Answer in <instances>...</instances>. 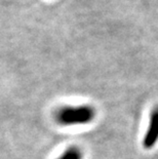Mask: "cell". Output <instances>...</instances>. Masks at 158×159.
<instances>
[{
	"mask_svg": "<svg viewBox=\"0 0 158 159\" xmlns=\"http://www.w3.org/2000/svg\"><path fill=\"white\" fill-rule=\"evenodd\" d=\"M58 159H83V153L78 147L72 146L66 149Z\"/></svg>",
	"mask_w": 158,
	"mask_h": 159,
	"instance_id": "obj_3",
	"label": "cell"
},
{
	"mask_svg": "<svg viewBox=\"0 0 158 159\" xmlns=\"http://www.w3.org/2000/svg\"><path fill=\"white\" fill-rule=\"evenodd\" d=\"M158 142V106L152 110L150 115L149 124L143 139V147L150 150Z\"/></svg>",
	"mask_w": 158,
	"mask_h": 159,
	"instance_id": "obj_2",
	"label": "cell"
},
{
	"mask_svg": "<svg viewBox=\"0 0 158 159\" xmlns=\"http://www.w3.org/2000/svg\"><path fill=\"white\" fill-rule=\"evenodd\" d=\"M96 117V110L89 105L65 106L56 112V121L63 126L90 123Z\"/></svg>",
	"mask_w": 158,
	"mask_h": 159,
	"instance_id": "obj_1",
	"label": "cell"
}]
</instances>
